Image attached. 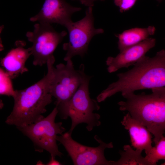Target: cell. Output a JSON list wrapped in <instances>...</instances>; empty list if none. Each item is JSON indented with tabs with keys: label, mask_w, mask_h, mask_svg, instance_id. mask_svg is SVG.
Instances as JSON below:
<instances>
[{
	"label": "cell",
	"mask_w": 165,
	"mask_h": 165,
	"mask_svg": "<svg viewBox=\"0 0 165 165\" xmlns=\"http://www.w3.org/2000/svg\"><path fill=\"white\" fill-rule=\"evenodd\" d=\"M0 94L13 97L15 90H14L13 87L12 79L6 71L1 68H0Z\"/></svg>",
	"instance_id": "17"
},
{
	"label": "cell",
	"mask_w": 165,
	"mask_h": 165,
	"mask_svg": "<svg viewBox=\"0 0 165 165\" xmlns=\"http://www.w3.org/2000/svg\"><path fill=\"white\" fill-rule=\"evenodd\" d=\"M69 131L57 136V140L64 147L75 165H111L104 155L107 148H113L112 142L106 143L96 135L94 138L99 144L96 147L83 145L74 140Z\"/></svg>",
	"instance_id": "9"
},
{
	"label": "cell",
	"mask_w": 165,
	"mask_h": 165,
	"mask_svg": "<svg viewBox=\"0 0 165 165\" xmlns=\"http://www.w3.org/2000/svg\"><path fill=\"white\" fill-rule=\"evenodd\" d=\"M81 3L88 7H92L94 6V2L96 0H78Z\"/></svg>",
	"instance_id": "19"
},
{
	"label": "cell",
	"mask_w": 165,
	"mask_h": 165,
	"mask_svg": "<svg viewBox=\"0 0 165 165\" xmlns=\"http://www.w3.org/2000/svg\"><path fill=\"white\" fill-rule=\"evenodd\" d=\"M84 69L82 64L79 70L75 69L71 59L65 64L60 63L54 67L50 93L56 99V105L68 101L88 76Z\"/></svg>",
	"instance_id": "8"
},
{
	"label": "cell",
	"mask_w": 165,
	"mask_h": 165,
	"mask_svg": "<svg viewBox=\"0 0 165 165\" xmlns=\"http://www.w3.org/2000/svg\"><path fill=\"white\" fill-rule=\"evenodd\" d=\"M34 27L33 31L27 32L26 36L32 44L30 48L33 57V64L41 66L54 56V51L67 32L64 31L57 32L49 24L38 23Z\"/></svg>",
	"instance_id": "7"
},
{
	"label": "cell",
	"mask_w": 165,
	"mask_h": 165,
	"mask_svg": "<svg viewBox=\"0 0 165 165\" xmlns=\"http://www.w3.org/2000/svg\"><path fill=\"white\" fill-rule=\"evenodd\" d=\"M130 70L117 74L118 80L109 85L97 96L99 102L119 92L121 94L138 90L165 87V50L155 56H145Z\"/></svg>",
	"instance_id": "1"
},
{
	"label": "cell",
	"mask_w": 165,
	"mask_h": 165,
	"mask_svg": "<svg viewBox=\"0 0 165 165\" xmlns=\"http://www.w3.org/2000/svg\"><path fill=\"white\" fill-rule=\"evenodd\" d=\"M155 27L150 26L146 28H134L125 30L121 34L116 35L118 38V48L121 52L126 49L137 44L153 35Z\"/></svg>",
	"instance_id": "14"
},
{
	"label": "cell",
	"mask_w": 165,
	"mask_h": 165,
	"mask_svg": "<svg viewBox=\"0 0 165 165\" xmlns=\"http://www.w3.org/2000/svg\"><path fill=\"white\" fill-rule=\"evenodd\" d=\"M121 123L129 132L131 146L141 152L144 150L147 154L152 147V136L147 128L128 112Z\"/></svg>",
	"instance_id": "13"
},
{
	"label": "cell",
	"mask_w": 165,
	"mask_h": 165,
	"mask_svg": "<svg viewBox=\"0 0 165 165\" xmlns=\"http://www.w3.org/2000/svg\"><path fill=\"white\" fill-rule=\"evenodd\" d=\"M54 57L46 64V74L38 81L23 90H15L12 111L7 117L6 123L21 127L33 123L44 117L46 107L52 101L50 86L54 76Z\"/></svg>",
	"instance_id": "2"
},
{
	"label": "cell",
	"mask_w": 165,
	"mask_h": 165,
	"mask_svg": "<svg viewBox=\"0 0 165 165\" xmlns=\"http://www.w3.org/2000/svg\"><path fill=\"white\" fill-rule=\"evenodd\" d=\"M157 1H158L159 2H161L163 0H156Z\"/></svg>",
	"instance_id": "21"
},
{
	"label": "cell",
	"mask_w": 165,
	"mask_h": 165,
	"mask_svg": "<svg viewBox=\"0 0 165 165\" xmlns=\"http://www.w3.org/2000/svg\"><path fill=\"white\" fill-rule=\"evenodd\" d=\"M58 111L56 107L47 116L36 122L24 127L17 128L32 142L36 151L48 152L51 157H61L63 154L59 150L57 137L66 130L61 122H56Z\"/></svg>",
	"instance_id": "5"
},
{
	"label": "cell",
	"mask_w": 165,
	"mask_h": 165,
	"mask_svg": "<svg viewBox=\"0 0 165 165\" xmlns=\"http://www.w3.org/2000/svg\"><path fill=\"white\" fill-rule=\"evenodd\" d=\"M90 79L88 76L68 101L56 106L61 119H66L69 117L71 119V126L68 131L70 133L82 123L87 124L86 128L89 131L101 124L100 115L94 112L99 110L100 107L97 101L90 97L89 85Z\"/></svg>",
	"instance_id": "4"
},
{
	"label": "cell",
	"mask_w": 165,
	"mask_h": 165,
	"mask_svg": "<svg viewBox=\"0 0 165 165\" xmlns=\"http://www.w3.org/2000/svg\"><path fill=\"white\" fill-rule=\"evenodd\" d=\"M152 91L148 94H122L126 100L118 104L121 111H127L147 128L153 135L155 144L165 134V87Z\"/></svg>",
	"instance_id": "3"
},
{
	"label": "cell",
	"mask_w": 165,
	"mask_h": 165,
	"mask_svg": "<svg viewBox=\"0 0 165 165\" xmlns=\"http://www.w3.org/2000/svg\"><path fill=\"white\" fill-rule=\"evenodd\" d=\"M138 0H113L115 4L119 7V11L123 13L131 9Z\"/></svg>",
	"instance_id": "18"
},
{
	"label": "cell",
	"mask_w": 165,
	"mask_h": 165,
	"mask_svg": "<svg viewBox=\"0 0 165 165\" xmlns=\"http://www.w3.org/2000/svg\"><path fill=\"white\" fill-rule=\"evenodd\" d=\"M145 157L149 165H156L159 160H165V137L160 138L152 146Z\"/></svg>",
	"instance_id": "16"
},
{
	"label": "cell",
	"mask_w": 165,
	"mask_h": 165,
	"mask_svg": "<svg viewBox=\"0 0 165 165\" xmlns=\"http://www.w3.org/2000/svg\"><path fill=\"white\" fill-rule=\"evenodd\" d=\"M161 165H165V161L163 163H161Z\"/></svg>",
	"instance_id": "22"
},
{
	"label": "cell",
	"mask_w": 165,
	"mask_h": 165,
	"mask_svg": "<svg viewBox=\"0 0 165 165\" xmlns=\"http://www.w3.org/2000/svg\"><path fill=\"white\" fill-rule=\"evenodd\" d=\"M46 164L48 165H60L62 164L56 160L55 158L50 157V161Z\"/></svg>",
	"instance_id": "20"
},
{
	"label": "cell",
	"mask_w": 165,
	"mask_h": 165,
	"mask_svg": "<svg viewBox=\"0 0 165 165\" xmlns=\"http://www.w3.org/2000/svg\"><path fill=\"white\" fill-rule=\"evenodd\" d=\"M105 0H96V1H104Z\"/></svg>",
	"instance_id": "23"
},
{
	"label": "cell",
	"mask_w": 165,
	"mask_h": 165,
	"mask_svg": "<svg viewBox=\"0 0 165 165\" xmlns=\"http://www.w3.org/2000/svg\"><path fill=\"white\" fill-rule=\"evenodd\" d=\"M93 9V7H88L83 18L76 22L72 21L65 27L68 32L69 40L63 46V49L66 51L64 61H67L76 55L83 57L87 52L93 37L104 32L103 29L94 27Z\"/></svg>",
	"instance_id": "6"
},
{
	"label": "cell",
	"mask_w": 165,
	"mask_h": 165,
	"mask_svg": "<svg viewBox=\"0 0 165 165\" xmlns=\"http://www.w3.org/2000/svg\"><path fill=\"white\" fill-rule=\"evenodd\" d=\"M25 45L24 41L17 40L15 47L1 60L2 65L11 79L28 71L25 64L31 53L30 47L25 48Z\"/></svg>",
	"instance_id": "12"
},
{
	"label": "cell",
	"mask_w": 165,
	"mask_h": 165,
	"mask_svg": "<svg viewBox=\"0 0 165 165\" xmlns=\"http://www.w3.org/2000/svg\"><path fill=\"white\" fill-rule=\"evenodd\" d=\"M142 152L134 150L129 145H125L123 146V151L119 152L120 159L116 161H111V165H149L145 157L142 156Z\"/></svg>",
	"instance_id": "15"
},
{
	"label": "cell",
	"mask_w": 165,
	"mask_h": 165,
	"mask_svg": "<svg viewBox=\"0 0 165 165\" xmlns=\"http://www.w3.org/2000/svg\"><path fill=\"white\" fill-rule=\"evenodd\" d=\"M156 44V40L152 38L129 47L120 52L115 57H109L106 61L107 70L113 73L123 68H127L145 56V55Z\"/></svg>",
	"instance_id": "11"
},
{
	"label": "cell",
	"mask_w": 165,
	"mask_h": 165,
	"mask_svg": "<svg viewBox=\"0 0 165 165\" xmlns=\"http://www.w3.org/2000/svg\"><path fill=\"white\" fill-rule=\"evenodd\" d=\"M81 9L65 0H45L39 13L31 17L30 20L50 24L56 23L65 27L73 21L71 19L73 14Z\"/></svg>",
	"instance_id": "10"
}]
</instances>
